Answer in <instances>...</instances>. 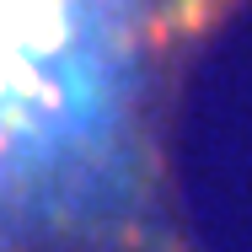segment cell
Listing matches in <instances>:
<instances>
[{
	"label": "cell",
	"mask_w": 252,
	"mask_h": 252,
	"mask_svg": "<svg viewBox=\"0 0 252 252\" xmlns=\"http://www.w3.org/2000/svg\"><path fill=\"white\" fill-rule=\"evenodd\" d=\"M209 0H0V252H161L166 113Z\"/></svg>",
	"instance_id": "cell-1"
}]
</instances>
